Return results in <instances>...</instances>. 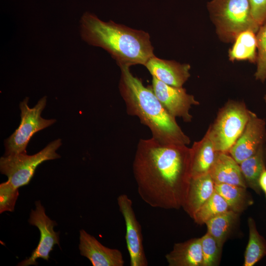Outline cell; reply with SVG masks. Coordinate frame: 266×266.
I'll use <instances>...</instances> for the list:
<instances>
[{
	"mask_svg": "<svg viewBox=\"0 0 266 266\" xmlns=\"http://www.w3.org/2000/svg\"><path fill=\"white\" fill-rule=\"evenodd\" d=\"M82 38L90 45L107 51L118 66L145 65L155 56L149 34L112 21H103L96 15L85 13L80 21Z\"/></svg>",
	"mask_w": 266,
	"mask_h": 266,
	"instance_id": "3957f363",
	"label": "cell"
},
{
	"mask_svg": "<svg viewBox=\"0 0 266 266\" xmlns=\"http://www.w3.org/2000/svg\"><path fill=\"white\" fill-rule=\"evenodd\" d=\"M264 101L265 102V103L266 104V92L264 96Z\"/></svg>",
	"mask_w": 266,
	"mask_h": 266,
	"instance_id": "f1b7e54d",
	"label": "cell"
},
{
	"mask_svg": "<svg viewBox=\"0 0 266 266\" xmlns=\"http://www.w3.org/2000/svg\"><path fill=\"white\" fill-rule=\"evenodd\" d=\"M165 258L169 266H202L200 238H193L175 243Z\"/></svg>",
	"mask_w": 266,
	"mask_h": 266,
	"instance_id": "2e32d148",
	"label": "cell"
},
{
	"mask_svg": "<svg viewBox=\"0 0 266 266\" xmlns=\"http://www.w3.org/2000/svg\"><path fill=\"white\" fill-rule=\"evenodd\" d=\"M191 151L192 177L209 173L217 152L206 133L200 140L194 142Z\"/></svg>",
	"mask_w": 266,
	"mask_h": 266,
	"instance_id": "e0dca14e",
	"label": "cell"
},
{
	"mask_svg": "<svg viewBox=\"0 0 266 266\" xmlns=\"http://www.w3.org/2000/svg\"><path fill=\"white\" fill-rule=\"evenodd\" d=\"M35 209L32 210L29 223L36 227L40 232V239L36 248L30 257L20 262L18 266H37L36 259L42 258L48 261L50 253L55 245H59V233L54 230L57 224L45 213V210L39 200L35 202Z\"/></svg>",
	"mask_w": 266,
	"mask_h": 266,
	"instance_id": "ba28073f",
	"label": "cell"
},
{
	"mask_svg": "<svg viewBox=\"0 0 266 266\" xmlns=\"http://www.w3.org/2000/svg\"><path fill=\"white\" fill-rule=\"evenodd\" d=\"M257 42V67L254 73L256 80H266V24L260 27L256 33Z\"/></svg>",
	"mask_w": 266,
	"mask_h": 266,
	"instance_id": "d4e9b609",
	"label": "cell"
},
{
	"mask_svg": "<svg viewBox=\"0 0 266 266\" xmlns=\"http://www.w3.org/2000/svg\"><path fill=\"white\" fill-rule=\"evenodd\" d=\"M62 144V139L58 138L33 155H28L27 153L4 155L0 159V172L7 177V181L16 189L27 185L40 164L61 158L56 150Z\"/></svg>",
	"mask_w": 266,
	"mask_h": 266,
	"instance_id": "8992f818",
	"label": "cell"
},
{
	"mask_svg": "<svg viewBox=\"0 0 266 266\" xmlns=\"http://www.w3.org/2000/svg\"><path fill=\"white\" fill-rule=\"evenodd\" d=\"M265 144L266 120L250 110L249 119L243 131L228 153L239 164Z\"/></svg>",
	"mask_w": 266,
	"mask_h": 266,
	"instance_id": "8fae6325",
	"label": "cell"
},
{
	"mask_svg": "<svg viewBox=\"0 0 266 266\" xmlns=\"http://www.w3.org/2000/svg\"><path fill=\"white\" fill-rule=\"evenodd\" d=\"M117 203L126 226L125 240L131 266H147L148 261L143 245L141 225L133 207V202L126 194L117 198Z\"/></svg>",
	"mask_w": 266,
	"mask_h": 266,
	"instance_id": "9c48e42d",
	"label": "cell"
},
{
	"mask_svg": "<svg viewBox=\"0 0 266 266\" xmlns=\"http://www.w3.org/2000/svg\"><path fill=\"white\" fill-rule=\"evenodd\" d=\"M19 196V189L14 188L8 181L0 184V213L12 212Z\"/></svg>",
	"mask_w": 266,
	"mask_h": 266,
	"instance_id": "484cf974",
	"label": "cell"
},
{
	"mask_svg": "<svg viewBox=\"0 0 266 266\" xmlns=\"http://www.w3.org/2000/svg\"><path fill=\"white\" fill-rule=\"evenodd\" d=\"M258 183L261 190L264 193L266 198V169L261 173Z\"/></svg>",
	"mask_w": 266,
	"mask_h": 266,
	"instance_id": "83f0119b",
	"label": "cell"
},
{
	"mask_svg": "<svg viewBox=\"0 0 266 266\" xmlns=\"http://www.w3.org/2000/svg\"><path fill=\"white\" fill-rule=\"evenodd\" d=\"M138 194L154 208L179 209L188 194L191 176V151L187 145L141 139L133 163Z\"/></svg>",
	"mask_w": 266,
	"mask_h": 266,
	"instance_id": "6da1fadb",
	"label": "cell"
},
{
	"mask_svg": "<svg viewBox=\"0 0 266 266\" xmlns=\"http://www.w3.org/2000/svg\"><path fill=\"white\" fill-rule=\"evenodd\" d=\"M209 173L214 183L247 187L239 164L229 153L217 152Z\"/></svg>",
	"mask_w": 266,
	"mask_h": 266,
	"instance_id": "5bb4252c",
	"label": "cell"
},
{
	"mask_svg": "<svg viewBox=\"0 0 266 266\" xmlns=\"http://www.w3.org/2000/svg\"><path fill=\"white\" fill-rule=\"evenodd\" d=\"M215 190L225 200L230 209L236 213L242 212L253 200L245 188L225 183H214Z\"/></svg>",
	"mask_w": 266,
	"mask_h": 266,
	"instance_id": "ffe728a7",
	"label": "cell"
},
{
	"mask_svg": "<svg viewBox=\"0 0 266 266\" xmlns=\"http://www.w3.org/2000/svg\"><path fill=\"white\" fill-rule=\"evenodd\" d=\"M228 53L230 61H248L251 63H256V33L251 30L243 31L237 35Z\"/></svg>",
	"mask_w": 266,
	"mask_h": 266,
	"instance_id": "ac0fdd59",
	"label": "cell"
},
{
	"mask_svg": "<svg viewBox=\"0 0 266 266\" xmlns=\"http://www.w3.org/2000/svg\"><path fill=\"white\" fill-rule=\"evenodd\" d=\"M119 89L128 114L138 117L150 130L152 137L166 144L188 145L191 140L162 104L151 86L145 87L130 66L119 65Z\"/></svg>",
	"mask_w": 266,
	"mask_h": 266,
	"instance_id": "7a4b0ae2",
	"label": "cell"
},
{
	"mask_svg": "<svg viewBox=\"0 0 266 266\" xmlns=\"http://www.w3.org/2000/svg\"><path fill=\"white\" fill-rule=\"evenodd\" d=\"M239 213L232 210L218 215L207 221V232L223 247L238 217Z\"/></svg>",
	"mask_w": 266,
	"mask_h": 266,
	"instance_id": "7402d4cb",
	"label": "cell"
},
{
	"mask_svg": "<svg viewBox=\"0 0 266 266\" xmlns=\"http://www.w3.org/2000/svg\"><path fill=\"white\" fill-rule=\"evenodd\" d=\"M207 7L216 33L223 42H233L241 32L257 33L260 28L251 15L249 0H211Z\"/></svg>",
	"mask_w": 266,
	"mask_h": 266,
	"instance_id": "277c9868",
	"label": "cell"
},
{
	"mask_svg": "<svg viewBox=\"0 0 266 266\" xmlns=\"http://www.w3.org/2000/svg\"><path fill=\"white\" fill-rule=\"evenodd\" d=\"M144 66L152 77L174 87H182L190 77L189 64L163 60L155 56L149 59Z\"/></svg>",
	"mask_w": 266,
	"mask_h": 266,
	"instance_id": "4fadbf2b",
	"label": "cell"
},
{
	"mask_svg": "<svg viewBox=\"0 0 266 266\" xmlns=\"http://www.w3.org/2000/svg\"><path fill=\"white\" fill-rule=\"evenodd\" d=\"M249 239L244 254V266H253L266 256V240L258 231L254 220L248 219Z\"/></svg>",
	"mask_w": 266,
	"mask_h": 266,
	"instance_id": "44dd1931",
	"label": "cell"
},
{
	"mask_svg": "<svg viewBox=\"0 0 266 266\" xmlns=\"http://www.w3.org/2000/svg\"><path fill=\"white\" fill-rule=\"evenodd\" d=\"M79 249L93 266H123L122 252L117 249L106 247L85 230L80 231Z\"/></svg>",
	"mask_w": 266,
	"mask_h": 266,
	"instance_id": "7c38bea8",
	"label": "cell"
},
{
	"mask_svg": "<svg viewBox=\"0 0 266 266\" xmlns=\"http://www.w3.org/2000/svg\"><path fill=\"white\" fill-rule=\"evenodd\" d=\"M249 111L244 102L232 100L219 110L206 132L217 152H229L245 127Z\"/></svg>",
	"mask_w": 266,
	"mask_h": 266,
	"instance_id": "5b68a950",
	"label": "cell"
},
{
	"mask_svg": "<svg viewBox=\"0 0 266 266\" xmlns=\"http://www.w3.org/2000/svg\"><path fill=\"white\" fill-rule=\"evenodd\" d=\"M251 15L260 27L266 24V0H249Z\"/></svg>",
	"mask_w": 266,
	"mask_h": 266,
	"instance_id": "4316f807",
	"label": "cell"
},
{
	"mask_svg": "<svg viewBox=\"0 0 266 266\" xmlns=\"http://www.w3.org/2000/svg\"><path fill=\"white\" fill-rule=\"evenodd\" d=\"M202 254V266H216L219 264L222 249L215 239L208 232L200 237Z\"/></svg>",
	"mask_w": 266,
	"mask_h": 266,
	"instance_id": "cb8c5ba5",
	"label": "cell"
},
{
	"mask_svg": "<svg viewBox=\"0 0 266 266\" xmlns=\"http://www.w3.org/2000/svg\"><path fill=\"white\" fill-rule=\"evenodd\" d=\"M151 87L162 104L174 118H181L185 122H191L193 116L190 110L200 102L195 97L188 94L182 87L167 85L152 77Z\"/></svg>",
	"mask_w": 266,
	"mask_h": 266,
	"instance_id": "30bf717a",
	"label": "cell"
},
{
	"mask_svg": "<svg viewBox=\"0 0 266 266\" xmlns=\"http://www.w3.org/2000/svg\"><path fill=\"white\" fill-rule=\"evenodd\" d=\"M28 101L29 98L26 97L20 103V123L18 128L4 141L5 156L27 153V147L33 135L56 122L55 119H46L41 116L46 104V96L41 98L32 108L29 107Z\"/></svg>",
	"mask_w": 266,
	"mask_h": 266,
	"instance_id": "52a82bcc",
	"label": "cell"
},
{
	"mask_svg": "<svg viewBox=\"0 0 266 266\" xmlns=\"http://www.w3.org/2000/svg\"><path fill=\"white\" fill-rule=\"evenodd\" d=\"M214 191V182L209 173L192 177L187 197L182 208L193 218Z\"/></svg>",
	"mask_w": 266,
	"mask_h": 266,
	"instance_id": "9a60e30c",
	"label": "cell"
},
{
	"mask_svg": "<svg viewBox=\"0 0 266 266\" xmlns=\"http://www.w3.org/2000/svg\"><path fill=\"white\" fill-rule=\"evenodd\" d=\"M239 165L247 186L260 194L258 181L261 173L266 169V144L262 145L256 153Z\"/></svg>",
	"mask_w": 266,
	"mask_h": 266,
	"instance_id": "d6986e66",
	"label": "cell"
},
{
	"mask_svg": "<svg viewBox=\"0 0 266 266\" xmlns=\"http://www.w3.org/2000/svg\"><path fill=\"white\" fill-rule=\"evenodd\" d=\"M229 210L230 207L225 200L215 190L192 219L196 223L201 225L214 217Z\"/></svg>",
	"mask_w": 266,
	"mask_h": 266,
	"instance_id": "603a6c76",
	"label": "cell"
}]
</instances>
